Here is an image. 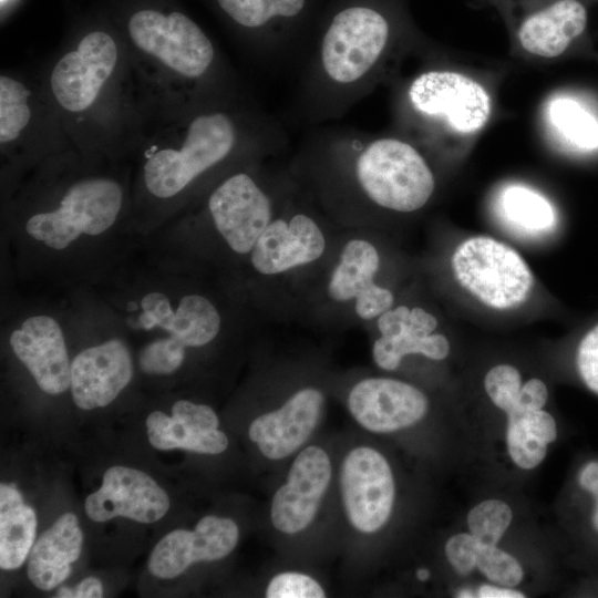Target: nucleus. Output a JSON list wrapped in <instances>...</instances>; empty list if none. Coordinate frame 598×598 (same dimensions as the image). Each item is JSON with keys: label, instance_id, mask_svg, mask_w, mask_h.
<instances>
[{"label": "nucleus", "instance_id": "nucleus-1", "mask_svg": "<svg viewBox=\"0 0 598 598\" xmlns=\"http://www.w3.org/2000/svg\"><path fill=\"white\" fill-rule=\"evenodd\" d=\"M320 62L329 81L351 85L411 31L404 0H337L321 18Z\"/></svg>", "mask_w": 598, "mask_h": 598}, {"label": "nucleus", "instance_id": "nucleus-2", "mask_svg": "<svg viewBox=\"0 0 598 598\" xmlns=\"http://www.w3.org/2000/svg\"><path fill=\"white\" fill-rule=\"evenodd\" d=\"M409 113L435 140L466 150L488 125L495 110L493 86L463 68L424 70L408 84Z\"/></svg>", "mask_w": 598, "mask_h": 598}, {"label": "nucleus", "instance_id": "nucleus-3", "mask_svg": "<svg viewBox=\"0 0 598 598\" xmlns=\"http://www.w3.org/2000/svg\"><path fill=\"white\" fill-rule=\"evenodd\" d=\"M596 0H499L495 8L512 49L533 61H555L591 50L589 9Z\"/></svg>", "mask_w": 598, "mask_h": 598}, {"label": "nucleus", "instance_id": "nucleus-4", "mask_svg": "<svg viewBox=\"0 0 598 598\" xmlns=\"http://www.w3.org/2000/svg\"><path fill=\"white\" fill-rule=\"evenodd\" d=\"M456 283L480 305L495 311L523 306L535 279L522 255L504 241L486 235L461 240L451 256Z\"/></svg>", "mask_w": 598, "mask_h": 598}, {"label": "nucleus", "instance_id": "nucleus-5", "mask_svg": "<svg viewBox=\"0 0 598 598\" xmlns=\"http://www.w3.org/2000/svg\"><path fill=\"white\" fill-rule=\"evenodd\" d=\"M355 176L375 205L396 213H413L432 198L436 181L420 150L396 136L370 141L355 161Z\"/></svg>", "mask_w": 598, "mask_h": 598}, {"label": "nucleus", "instance_id": "nucleus-6", "mask_svg": "<svg viewBox=\"0 0 598 598\" xmlns=\"http://www.w3.org/2000/svg\"><path fill=\"white\" fill-rule=\"evenodd\" d=\"M237 140V126L227 113L214 111L195 116L177 147H163L146 159L143 178L147 190L161 199L176 196L224 161Z\"/></svg>", "mask_w": 598, "mask_h": 598}, {"label": "nucleus", "instance_id": "nucleus-7", "mask_svg": "<svg viewBox=\"0 0 598 598\" xmlns=\"http://www.w3.org/2000/svg\"><path fill=\"white\" fill-rule=\"evenodd\" d=\"M123 205L121 185L111 178L92 177L71 185L59 205L30 216L28 235L53 250L66 249L81 236H100L116 221Z\"/></svg>", "mask_w": 598, "mask_h": 598}, {"label": "nucleus", "instance_id": "nucleus-8", "mask_svg": "<svg viewBox=\"0 0 598 598\" xmlns=\"http://www.w3.org/2000/svg\"><path fill=\"white\" fill-rule=\"evenodd\" d=\"M127 31L138 50L184 78L203 76L214 62L212 41L182 12L136 11L128 19Z\"/></svg>", "mask_w": 598, "mask_h": 598}, {"label": "nucleus", "instance_id": "nucleus-9", "mask_svg": "<svg viewBox=\"0 0 598 598\" xmlns=\"http://www.w3.org/2000/svg\"><path fill=\"white\" fill-rule=\"evenodd\" d=\"M340 488L355 529L374 533L388 522L395 487L391 467L380 452L368 446L351 450L341 465Z\"/></svg>", "mask_w": 598, "mask_h": 598}, {"label": "nucleus", "instance_id": "nucleus-10", "mask_svg": "<svg viewBox=\"0 0 598 598\" xmlns=\"http://www.w3.org/2000/svg\"><path fill=\"white\" fill-rule=\"evenodd\" d=\"M118 60L114 39L101 30L85 34L76 49L54 65L50 87L55 101L68 112H84L96 101Z\"/></svg>", "mask_w": 598, "mask_h": 598}, {"label": "nucleus", "instance_id": "nucleus-11", "mask_svg": "<svg viewBox=\"0 0 598 598\" xmlns=\"http://www.w3.org/2000/svg\"><path fill=\"white\" fill-rule=\"evenodd\" d=\"M208 209L215 227L237 254L252 250L271 223V204L265 192L247 174L226 178L210 194Z\"/></svg>", "mask_w": 598, "mask_h": 598}, {"label": "nucleus", "instance_id": "nucleus-12", "mask_svg": "<svg viewBox=\"0 0 598 598\" xmlns=\"http://www.w3.org/2000/svg\"><path fill=\"white\" fill-rule=\"evenodd\" d=\"M331 480V463L319 446L303 448L295 458L287 482L275 493L270 518L285 534L303 530L316 517Z\"/></svg>", "mask_w": 598, "mask_h": 598}, {"label": "nucleus", "instance_id": "nucleus-13", "mask_svg": "<svg viewBox=\"0 0 598 598\" xmlns=\"http://www.w3.org/2000/svg\"><path fill=\"white\" fill-rule=\"evenodd\" d=\"M94 522L126 517L138 523L159 520L169 508L166 492L146 473L125 466L110 467L102 486L85 499Z\"/></svg>", "mask_w": 598, "mask_h": 598}, {"label": "nucleus", "instance_id": "nucleus-14", "mask_svg": "<svg viewBox=\"0 0 598 598\" xmlns=\"http://www.w3.org/2000/svg\"><path fill=\"white\" fill-rule=\"evenodd\" d=\"M238 537L233 519L205 516L194 530L175 529L165 535L150 556L148 569L157 578H175L194 563L226 557L235 549Z\"/></svg>", "mask_w": 598, "mask_h": 598}, {"label": "nucleus", "instance_id": "nucleus-15", "mask_svg": "<svg viewBox=\"0 0 598 598\" xmlns=\"http://www.w3.org/2000/svg\"><path fill=\"white\" fill-rule=\"evenodd\" d=\"M348 408L364 429L389 433L419 422L427 411L429 401L421 390L406 382L369 378L351 389Z\"/></svg>", "mask_w": 598, "mask_h": 598}, {"label": "nucleus", "instance_id": "nucleus-16", "mask_svg": "<svg viewBox=\"0 0 598 598\" xmlns=\"http://www.w3.org/2000/svg\"><path fill=\"white\" fill-rule=\"evenodd\" d=\"M377 324L381 336L374 341L372 355L383 370H395L409 354L443 360L450 353L448 339L435 332L436 317L421 307H392L378 317Z\"/></svg>", "mask_w": 598, "mask_h": 598}, {"label": "nucleus", "instance_id": "nucleus-17", "mask_svg": "<svg viewBox=\"0 0 598 598\" xmlns=\"http://www.w3.org/2000/svg\"><path fill=\"white\" fill-rule=\"evenodd\" d=\"M133 377V362L126 344L112 339L82 350L71 362V394L83 410L113 402Z\"/></svg>", "mask_w": 598, "mask_h": 598}, {"label": "nucleus", "instance_id": "nucleus-18", "mask_svg": "<svg viewBox=\"0 0 598 598\" xmlns=\"http://www.w3.org/2000/svg\"><path fill=\"white\" fill-rule=\"evenodd\" d=\"M10 346L42 391L54 395L70 388L72 361L55 319L45 315L27 318L11 333Z\"/></svg>", "mask_w": 598, "mask_h": 598}, {"label": "nucleus", "instance_id": "nucleus-19", "mask_svg": "<svg viewBox=\"0 0 598 598\" xmlns=\"http://www.w3.org/2000/svg\"><path fill=\"white\" fill-rule=\"evenodd\" d=\"M323 403L324 398L319 390L302 389L278 410L256 417L249 426V437L267 458H285L310 437L320 420Z\"/></svg>", "mask_w": 598, "mask_h": 598}, {"label": "nucleus", "instance_id": "nucleus-20", "mask_svg": "<svg viewBox=\"0 0 598 598\" xmlns=\"http://www.w3.org/2000/svg\"><path fill=\"white\" fill-rule=\"evenodd\" d=\"M543 128L561 153L578 159L598 156V105L581 92L556 91L540 110Z\"/></svg>", "mask_w": 598, "mask_h": 598}, {"label": "nucleus", "instance_id": "nucleus-21", "mask_svg": "<svg viewBox=\"0 0 598 598\" xmlns=\"http://www.w3.org/2000/svg\"><path fill=\"white\" fill-rule=\"evenodd\" d=\"M324 248V236L316 221L297 214L289 220H271L256 241L250 259L258 272L276 275L317 260Z\"/></svg>", "mask_w": 598, "mask_h": 598}, {"label": "nucleus", "instance_id": "nucleus-22", "mask_svg": "<svg viewBox=\"0 0 598 598\" xmlns=\"http://www.w3.org/2000/svg\"><path fill=\"white\" fill-rule=\"evenodd\" d=\"M83 534L78 517L65 513L47 529L32 546L28 560V576L39 589L49 591L71 574L82 549Z\"/></svg>", "mask_w": 598, "mask_h": 598}, {"label": "nucleus", "instance_id": "nucleus-23", "mask_svg": "<svg viewBox=\"0 0 598 598\" xmlns=\"http://www.w3.org/2000/svg\"><path fill=\"white\" fill-rule=\"evenodd\" d=\"M493 206L499 220L523 236L548 235L558 227L556 205L544 193L526 183L503 184L495 193Z\"/></svg>", "mask_w": 598, "mask_h": 598}, {"label": "nucleus", "instance_id": "nucleus-24", "mask_svg": "<svg viewBox=\"0 0 598 598\" xmlns=\"http://www.w3.org/2000/svg\"><path fill=\"white\" fill-rule=\"evenodd\" d=\"M318 0H216L238 27L260 33L289 32L309 23Z\"/></svg>", "mask_w": 598, "mask_h": 598}, {"label": "nucleus", "instance_id": "nucleus-25", "mask_svg": "<svg viewBox=\"0 0 598 598\" xmlns=\"http://www.w3.org/2000/svg\"><path fill=\"white\" fill-rule=\"evenodd\" d=\"M37 530L34 509L14 485H0V567L19 568L29 557Z\"/></svg>", "mask_w": 598, "mask_h": 598}, {"label": "nucleus", "instance_id": "nucleus-26", "mask_svg": "<svg viewBox=\"0 0 598 598\" xmlns=\"http://www.w3.org/2000/svg\"><path fill=\"white\" fill-rule=\"evenodd\" d=\"M379 267V252L371 243L363 239L348 241L331 275L329 296L341 302L355 299L377 285L374 276Z\"/></svg>", "mask_w": 598, "mask_h": 598}, {"label": "nucleus", "instance_id": "nucleus-27", "mask_svg": "<svg viewBox=\"0 0 598 598\" xmlns=\"http://www.w3.org/2000/svg\"><path fill=\"white\" fill-rule=\"evenodd\" d=\"M148 441L157 450L182 448L202 454H219L228 446L226 434L187 424L161 411L146 419Z\"/></svg>", "mask_w": 598, "mask_h": 598}, {"label": "nucleus", "instance_id": "nucleus-28", "mask_svg": "<svg viewBox=\"0 0 598 598\" xmlns=\"http://www.w3.org/2000/svg\"><path fill=\"white\" fill-rule=\"evenodd\" d=\"M220 316L206 297L186 295L181 298L164 330L187 347H202L213 341L220 329Z\"/></svg>", "mask_w": 598, "mask_h": 598}, {"label": "nucleus", "instance_id": "nucleus-29", "mask_svg": "<svg viewBox=\"0 0 598 598\" xmlns=\"http://www.w3.org/2000/svg\"><path fill=\"white\" fill-rule=\"evenodd\" d=\"M30 92L20 81L0 76V142L1 145L18 140L31 120Z\"/></svg>", "mask_w": 598, "mask_h": 598}, {"label": "nucleus", "instance_id": "nucleus-30", "mask_svg": "<svg viewBox=\"0 0 598 598\" xmlns=\"http://www.w3.org/2000/svg\"><path fill=\"white\" fill-rule=\"evenodd\" d=\"M512 519V509L505 502L486 499L470 511L467 525L481 545H497Z\"/></svg>", "mask_w": 598, "mask_h": 598}, {"label": "nucleus", "instance_id": "nucleus-31", "mask_svg": "<svg viewBox=\"0 0 598 598\" xmlns=\"http://www.w3.org/2000/svg\"><path fill=\"white\" fill-rule=\"evenodd\" d=\"M476 567L492 582L504 587H515L524 577L519 563L497 545L480 544Z\"/></svg>", "mask_w": 598, "mask_h": 598}, {"label": "nucleus", "instance_id": "nucleus-32", "mask_svg": "<svg viewBox=\"0 0 598 598\" xmlns=\"http://www.w3.org/2000/svg\"><path fill=\"white\" fill-rule=\"evenodd\" d=\"M185 348L179 340L172 336L156 339L141 351L140 368L148 374H171L182 365Z\"/></svg>", "mask_w": 598, "mask_h": 598}, {"label": "nucleus", "instance_id": "nucleus-33", "mask_svg": "<svg viewBox=\"0 0 598 598\" xmlns=\"http://www.w3.org/2000/svg\"><path fill=\"white\" fill-rule=\"evenodd\" d=\"M523 384L519 371L512 364L491 368L484 378V389L495 406L506 414L513 409Z\"/></svg>", "mask_w": 598, "mask_h": 598}, {"label": "nucleus", "instance_id": "nucleus-34", "mask_svg": "<svg viewBox=\"0 0 598 598\" xmlns=\"http://www.w3.org/2000/svg\"><path fill=\"white\" fill-rule=\"evenodd\" d=\"M575 349V364L579 378L598 394V316L582 327Z\"/></svg>", "mask_w": 598, "mask_h": 598}, {"label": "nucleus", "instance_id": "nucleus-35", "mask_svg": "<svg viewBox=\"0 0 598 598\" xmlns=\"http://www.w3.org/2000/svg\"><path fill=\"white\" fill-rule=\"evenodd\" d=\"M322 587L308 575L300 573H281L269 582L266 597L268 598H322Z\"/></svg>", "mask_w": 598, "mask_h": 598}, {"label": "nucleus", "instance_id": "nucleus-36", "mask_svg": "<svg viewBox=\"0 0 598 598\" xmlns=\"http://www.w3.org/2000/svg\"><path fill=\"white\" fill-rule=\"evenodd\" d=\"M507 419L508 426L516 427L547 445L557 437L556 422L543 409L536 411H512L507 414Z\"/></svg>", "mask_w": 598, "mask_h": 598}, {"label": "nucleus", "instance_id": "nucleus-37", "mask_svg": "<svg viewBox=\"0 0 598 598\" xmlns=\"http://www.w3.org/2000/svg\"><path fill=\"white\" fill-rule=\"evenodd\" d=\"M478 547L480 543L471 533H460L446 542L445 555L457 573L468 575L476 568Z\"/></svg>", "mask_w": 598, "mask_h": 598}, {"label": "nucleus", "instance_id": "nucleus-38", "mask_svg": "<svg viewBox=\"0 0 598 598\" xmlns=\"http://www.w3.org/2000/svg\"><path fill=\"white\" fill-rule=\"evenodd\" d=\"M141 310L138 324L146 330L153 328L164 330L174 312L169 299L159 291L146 293L141 300Z\"/></svg>", "mask_w": 598, "mask_h": 598}, {"label": "nucleus", "instance_id": "nucleus-39", "mask_svg": "<svg viewBox=\"0 0 598 598\" xmlns=\"http://www.w3.org/2000/svg\"><path fill=\"white\" fill-rule=\"evenodd\" d=\"M393 303V293L388 288L375 285L355 298L354 309L361 319L369 320L391 309Z\"/></svg>", "mask_w": 598, "mask_h": 598}, {"label": "nucleus", "instance_id": "nucleus-40", "mask_svg": "<svg viewBox=\"0 0 598 598\" xmlns=\"http://www.w3.org/2000/svg\"><path fill=\"white\" fill-rule=\"evenodd\" d=\"M547 400L548 390L546 384L540 379L532 378L522 384L515 404L508 413L512 411L542 410Z\"/></svg>", "mask_w": 598, "mask_h": 598}, {"label": "nucleus", "instance_id": "nucleus-41", "mask_svg": "<svg viewBox=\"0 0 598 598\" xmlns=\"http://www.w3.org/2000/svg\"><path fill=\"white\" fill-rule=\"evenodd\" d=\"M103 597L102 582L95 577L84 578L75 589H72V598H101Z\"/></svg>", "mask_w": 598, "mask_h": 598}, {"label": "nucleus", "instance_id": "nucleus-42", "mask_svg": "<svg viewBox=\"0 0 598 598\" xmlns=\"http://www.w3.org/2000/svg\"><path fill=\"white\" fill-rule=\"evenodd\" d=\"M579 484L587 492L598 494V462H590L581 470Z\"/></svg>", "mask_w": 598, "mask_h": 598}, {"label": "nucleus", "instance_id": "nucleus-43", "mask_svg": "<svg viewBox=\"0 0 598 598\" xmlns=\"http://www.w3.org/2000/svg\"><path fill=\"white\" fill-rule=\"evenodd\" d=\"M477 596L481 598H524L525 595L514 590L511 587H497L492 585H483L477 590Z\"/></svg>", "mask_w": 598, "mask_h": 598}, {"label": "nucleus", "instance_id": "nucleus-44", "mask_svg": "<svg viewBox=\"0 0 598 598\" xmlns=\"http://www.w3.org/2000/svg\"><path fill=\"white\" fill-rule=\"evenodd\" d=\"M595 497H596V507L592 514V525L595 529L598 532V494L595 495Z\"/></svg>", "mask_w": 598, "mask_h": 598}, {"label": "nucleus", "instance_id": "nucleus-45", "mask_svg": "<svg viewBox=\"0 0 598 598\" xmlns=\"http://www.w3.org/2000/svg\"><path fill=\"white\" fill-rule=\"evenodd\" d=\"M416 577H417L420 580L424 581V580H426V579L430 577V573H429L427 569L421 568V569H419V570L416 571Z\"/></svg>", "mask_w": 598, "mask_h": 598}, {"label": "nucleus", "instance_id": "nucleus-46", "mask_svg": "<svg viewBox=\"0 0 598 598\" xmlns=\"http://www.w3.org/2000/svg\"><path fill=\"white\" fill-rule=\"evenodd\" d=\"M472 590L470 589H463V590H460L458 591V597H473L474 595H472Z\"/></svg>", "mask_w": 598, "mask_h": 598}, {"label": "nucleus", "instance_id": "nucleus-47", "mask_svg": "<svg viewBox=\"0 0 598 598\" xmlns=\"http://www.w3.org/2000/svg\"><path fill=\"white\" fill-rule=\"evenodd\" d=\"M481 1L484 2V3L492 4L493 7H495L496 3L498 2V0H481Z\"/></svg>", "mask_w": 598, "mask_h": 598}, {"label": "nucleus", "instance_id": "nucleus-48", "mask_svg": "<svg viewBox=\"0 0 598 598\" xmlns=\"http://www.w3.org/2000/svg\"><path fill=\"white\" fill-rule=\"evenodd\" d=\"M596 2H598V0H596Z\"/></svg>", "mask_w": 598, "mask_h": 598}]
</instances>
